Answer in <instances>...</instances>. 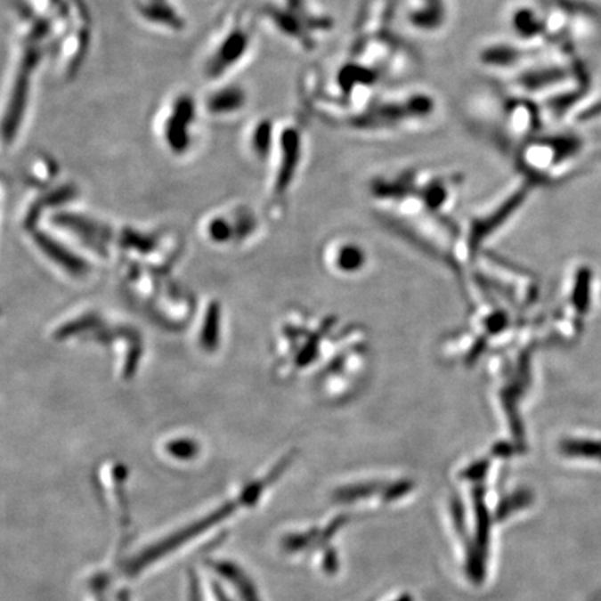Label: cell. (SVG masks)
I'll return each instance as SVG.
<instances>
[{"instance_id":"11","label":"cell","mask_w":601,"mask_h":601,"mask_svg":"<svg viewBox=\"0 0 601 601\" xmlns=\"http://www.w3.org/2000/svg\"><path fill=\"white\" fill-rule=\"evenodd\" d=\"M216 570L219 571L223 576H226L232 585L236 586L240 596H241L245 601H258V597L255 596V590L254 588H252L251 582L247 579V576L244 578V573H242L236 565L220 563L217 564Z\"/></svg>"},{"instance_id":"1","label":"cell","mask_w":601,"mask_h":601,"mask_svg":"<svg viewBox=\"0 0 601 601\" xmlns=\"http://www.w3.org/2000/svg\"><path fill=\"white\" fill-rule=\"evenodd\" d=\"M583 150L585 143L575 134H536L519 148L516 158L525 178L540 184L570 175Z\"/></svg>"},{"instance_id":"3","label":"cell","mask_w":601,"mask_h":601,"mask_svg":"<svg viewBox=\"0 0 601 601\" xmlns=\"http://www.w3.org/2000/svg\"><path fill=\"white\" fill-rule=\"evenodd\" d=\"M362 108L365 110L353 113L351 126L355 130L383 133L410 127L415 125L412 121L426 120L433 115L436 105L426 93H412L378 101L370 99Z\"/></svg>"},{"instance_id":"12","label":"cell","mask_w":601,"mask_h":601,"mask_svg":"<svg viewBox=\"0 0 601 601\" xmlns=\"http://www.w3.org/2000/svg\"><path fill=\"white\" fill-rule=\"evenodd\" d=\"M576 120L582 121H596L601 118V98L596 99L593 102H586L581 110L575 115Z\"/></svg>"},{"instance_id":"2","label":"cell","mask_w":601,"mask_h":601,"mask_svg":"<svg viewBox=\"0 0 601 601\" xmlns=\"http://www.w3.org/2000/svg\"><path fill=\"white\" fill-rule=\"evenodd\" d=\"M548 44L564 51L576 52L583 41L601 36V12L581 0H548L543 12Z\"/></svg>"},{"instance_id":"7","label":"cell","mask_w":601,"mask_h":601,"mask_svg":"<svg viewBox=\"0 0 601 601\" xmlns=\"http://www.w3.org/2000/svg\"><path fill=\"white\" fill-rule=\"evenodd\" d=\"M329 269L337 276L353 279L365 273L370 267V254L361 242L351 239L333 241L326 251Z\"/></svg>"},{"instance_id":"9","label":"cell","mask_w":601,"mask_h":601,"mask_svg":"<svg viewBox=\"0 0 601 601\" xmlns=\"http://www.w3.org/2000/svg\"><path fill=\"white\" fill-rule=\"evenodd\" d=\"M447 0H408L407 21L417 31H440L447 24Z\"/></svg>"},{"instance_id":"8","label":"cell","mask_w":601,"mask_h":601,"mask_svg":"<svg viewBox=\"0 0 601 601\" xmlns=\"http://www.w3.org/2000/svg\"><path fill=\"white\" fill-rule=\"evenodd\" d=\"M216 88L210 89L200 103V109L209 118H231L240 115L248 105V93L239 84L216 83Z\"/></svg>"},{"instance_id":"10","label":"cell","mask_w":601,"mask_h":601,"mask_svg":"<svg viewBox=\"0 0 601 601\" xmlns=\"http://www.w3.org/2000/svg\"><path fill=\"white\" fill-rule=\"evenodd\" d=\"M135 9L143 21L159 28L180 31L184 27V20L167 0H137Z\"/></svg>"},{"instance_id":"6","label":"cell","mask_w":601,"mask_h":601,"mask_svg":"<svg viewBox=\"0 0 601 601\" xmlns=\"http://www.w3.org/2000/svg\"><path fill=\"white\" fill-rule=\"evenodd\" d=\"M198 109L200 103L191 93H175L160 109L159 133L166 147L175 152L187 150L188 143L191 142L192 128L197 123Z\"/></svg>"},{"instance_id":"4","label":"cell","mask_w":601,"mask_h":601,"mask_svg":"<svg viewBox=\"0 0 601 601\" xmlns=\"http://www.w3.org/2000/svg\"><path fill=\"white\" fill-rule=\"evenodd\" d=\"M252 48V31L244 13L231 14L223 22L205 52L202 76L209 83H222L224 77L247 59Z\"/></svg>"},{"instance_id":"5","label":"cell","mask_w":601,"mask_h":601,"mask_svg":"<svg viewBox=\"0 0 601 601\" xmlns=\"http://www.w3.org/2000/svg\"><path fill=\"white\" fill-rule=\"evenodd\" d=\"M259 16L301 49H313L316 37L331 27L328 17L315 13L306 0H274L261 7Z\"/></svg>"}]
</instances>
